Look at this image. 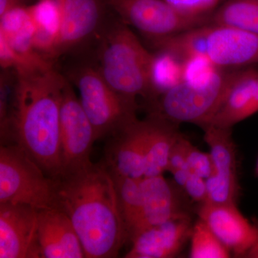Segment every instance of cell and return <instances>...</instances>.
Here are the masks:
<instances>
[{"mask_svg": "<svg viewBox=\"0 0 258 258\" xmlns=\"http://www.w3.org/2000/svg\"><path fill=\"white\" fill-rule=\"evenodd\" d=\"M55 207L69 217L86 258L116 257L127 242L114 179L104 163L54 178Z\"/></svg>", "mask_w": 258, "mask_h": 258, "instance_id": "obj_1", "label": "cell"}, {"mask_svg": "<svg viewBox=\"0 0 258 258\" xmlns=\"http://www.w3.org/2000/svg\"><path fill=\"white\" fill-rule=\"evenodd\" d=\"M17 75L2 136L21 147L54 179L60 172V107L67 79L53 66Z\"/></svg>", "mask_w": 258, "mask_h": 258, "instance_id": "obj_2", "label": "cell"}, {"mask_svg": "<svg viewBox=\"0 0 258 258\" xmlns=\"http://www.w3.org/2000/svg\"><path fill=\"white\" fill-rule=\"evenodd\" d=\"M153 50L165 49L183 58L202 55L220 69H240L258 64V34L205 24L177 35L149 40Z\"/></svg>", "mask_w": 258, "mask_h": 258, "instance_id": "obj_3", "label": "cell"}, {"mask_svg": "<svg viewBox=\"0 0 258 258\" xmlns=\"http://www.w3.org/2000/svg\"><path fill=\"white\" fill-rule=\"evenodd\" d=\"M152 55V51L118 19L102 29L96 67L106 83L122 96L147 100Z\"/></svg>", "mask_w": 258, "mask_h": 258, "instance_id": "obj_4", "label": "cell"}, {"mask_svg": "<svg viewBox=\"0 0 258 258\" xmlns=\"http://www.w3.org/2000/svg\"><path fill=\"white\" fill-rule=\"evenodd\" d=\"M238 71L220 69L207 79L182 81L151 104L150 113L178 124L190 123L203 128L218 109Z\"/></svg>", "mask_w": 258, "mask_h": 258, "instance_id": "obj_5", "label": "cell"}, {"mask_svg": "<svg viewBox=\"0 0 258 258\" xmlns=\"http://www.w3.org/2000/svg\"><path fill=\"white\" fill-rule=\"evenodd\" d=\"M69 79L79 89L80 101L94 128L97 140L108 137L138 118L137 100L113 89L96 66L76 68Z\"/></svg>", "mask_w": 258, "mask_h": 258, "instance_id": "obj_6", "label": "cell"}, {"mask_svg": "<svg viewBox=\"0 0 258 258\" xmlns=\"http://www.w3.org/2000/svg\"><path fill=\"white\" fill-rule=\"evenodd\" d=\"M47 210L55 207V181L21 147L0 148V204Z\"/></svg>", "mask_w": 258, "mask_h": 258, "instance_id": "obj_7", "label": "cell"}, {"mask_svg": "<svg viewBox=\"0 0 258 258\" xmlns=\"http://www.w3.org/2000/svg\"><path fill=\"white\" fill-rule=\"evenodd\" d=\"M106 4L128 26L147 40L177 35L208 23V17L189 16L164 0H106Z\"/></svg>", "mask_w": 258, "mask_h": 258, "instance_id": "obj_8", "label": "cell"}, {"mask_svg": "<svg viewBox=\"0 0 258 258\" xmlns=\"http://www.w3.org/2000/svg\"><path fill=\"white\" fill-rule=\"evenodd\" d=\"M60 139V172L57 176L92 164L91 154L97 141L96 132L68 79L61 101Z\"/></svg>", "mask_w": 258, "mask_h": 258, "instance_id": "obj_9", "label": "cell"}, {"mask_svg": "<svg viewBox=\"0 0 258 258\" xmlns=\"http://www.w3.org/2000/svg\"><path fill=\"white\" fill-rule=\"evenodd\" d=\"M204 139L210 148L211 175L206 179L208 200L215 205H237L240 193L237 149L232 128L207 126Z\"/></svg>", "mask_w": 258, "mask_h": 258, "instance_id": "obj_10", "label": "cell"}, {"mask_svg": "<svg viewBox=\"0 0 258 258\" xmlns=\"http://www.w3.org/2000/svg\"><path fill=\"white\" fill-rule=\"evenodd\" d=\"M198 218L216 235L232 255L258 257V225L241 213L237 205H199Z\"/></svg>", "mask_w": 258, "mask_h": 258, "instance_id": "obj_11", "label": "cell"}, {"mask_svg": "<svg viewBox=\"0 0 258 258\" xmlns=\"http://www.w3.org/2000/svg\"><path fill=\"white\" fill-rule=\"evenodd\" d=\"M38 213L27 205L0 204V258H40Z\"/></svg>", "mask_w": 258, "mask_h": 258, "instance_id": "obj_12", "label": "cell"}, {"mask_svg": "<svg viewBox=\"0 0 258 258\" xmlns=\"http://www.w3.org/2000/svg\"><path fill=\"white\" fill-rule=\"evenodd\" d=\"M143 205L139 221L134 227L128 242L142 230L152 226L190 215L186 194L176 183L163 175L144 177L142 181Z\"/></svg>", "mask_w": 258, "mask_h": 258, "instance_id": "obj_13", "label": "cell"}, {"mask_svg": "<svg viewBox=\"0 0 258 258\" xmlns=\"http://www.w3.org/2000/svg\"><path fill=\"white\" fill-rule=\"evenodd\" d=\"M147 134L146 120L137 118L108 136L103 163L112 174L144 178Z\"/></svg>", "mask_w": 258, "mask_h": 258, "instance_id": "obj_14", "label": "cell"}, {"mask_svg": "<svg viewBox=\"0 0 258 258\" xmlns=\"http://www.w3.org/2000/svg\"><path fill=\"white\" fill-rule=\"evenodd\" d=\"M194 222L191 215L148 227L131 240L126 258L175 257L190 240Z\"/></svg>", "mask_w": 258, "mask_h": 258, "instance_id": "obj_15", "label": "cell"}, {"mask_svg": "<svg viewBox=\"0 0 258 258\" xmlns=\"http://www.w3.org/2000/svg\"><path fill=\"white\" fill-rule=\"evenodd\" d=\"M60 3L62 21L56 60L99 31L104 13L101 0H60Z\"/></svg>", "mask_w": 258, "mask_h": 258, "instance_id": "obj_16", "label": "cell"}, {"mask_svg": "<svg viewBox=\"0 0 258 258\" xmlns=\"http://www.w3.org/2000/svg\"><path fill=\"white\" fill-rule=\"evenodd\" d=\"M258 112V70L239 69L221 104L203 128H232Z\"/></svg>", "mask_w": 258, "mask_h": 258, "instance_id": "obj_17", "label": "cell"}, {"mask_svg": "<svg viewBox=\"0 0 258 258\" xmlns=\"http://www.w3.org/2000/svg\"><path fill=\"white\" fill-rule=\"evenodd\" d=\"M37 239L40 258H86L72 222L58 209L39 211Z\"/></svg>", "mask_w": 258, "mask_h": 258, "instance_id": "obj_18", "label": "cell"}, {"mask_svg": "<svg viewBox=\"0 0 258 258\" xmlns=\"http://www.w3.org/2000/svg\"><path fill=\"white\" fill-rule=\"evenodd\" d=\"M144 177L163 175L167 171L171 150L181 134L178 123L150 113L147 118Z\"/></svg>", "mask_w": 258, "mask_h": 258, "instance_id": "obj_19", "label": "cell"}, {"mask_svg": "<svg viewBox=\"0 0 258 258\" xmlns=\"http://www.w3.org/2000/svg\"><path fill=\"white\" fill-rule=\"evenodd\" d=\"M28 9L35 28V50L52 63L56 60L62 21L60 0H37Z\"/></svg>", "mask_w": 258, "mask_h": 258, "instance_id": "obj_20", "label": "cell"}, {"mask_svg": "<svg viewBox=\"0 0 258 258\" xmlns=\"http://www.w3.org/2000/svg\"><path fill=\"white\" fill-rule=\"evenodd\" d=\"M34 36L35 28L28 6L15 8L0 17V37L15 52L37 66H52L35 50Z\"/></svg>", "mask_w": 258, "mask_h": 258, "instance_id": "obj_21", "label": "cell"}, {"mask_svg": "<svg viewBox=\"0 0 258 258\" xmlns=\"http://www.w3.org/2000/svg\"><path fill=\"white\" fill-rule=\"evenodd\" d=\"M184 58L165 49L152 51L149 64V97L152 104L183 81Z\"/></svg>", "mask_w": 258, "mask_h": 258, "instance_id": "obj_22", "label": "cell"}, {"mask_svg": "<svg viewBox=\"0 0 258 258\" xmlns=\"http://www.w3.org/2000/svg\"><path fill=\"white\" fill-rule=\"evenodd\" d=\"M208 23L258 34V0H225L208 17Z\"/></svg>", "mask_w": 258, "mask_h": 258, "instance_id": "obj_23", "label": "cell"}, {"mask_svg": "<svg viewBox=\"0 0 258 258\" xmlns=\"http://www.w3.org/2000/svg\"><path fill=\"white\" fill-rule=\"evenodd\" d=\"M115 189L122 219L124 224L127 242L129 237L139 221L143 205L142 179L113 175Z\"/></svg>", "mask_w": 258, "mask_h": 258, "instance_id": "obj_24", "label": "cell"}, {"mask_svg": "<svg viewBox=\"0 0 258 258\" xmlns=\"http://www.w3.org/2000/svg\"><path fill=\"white\" fill-rule=\"evenodd\" d=\"M230 251L210 227L198 218L194 223L190 236L189 257L191 258H229Z\"/></svg>", "mask_w": 258, "mask_h": 258, "instance_id": "obj_25", "label": "cell"}, {"mask_svg": "<svg viewBox=\"0 0 258 258\" xmlns=\"http://www.w3.org/2000/svg\"><path fill=\"white\" fill-rule=\"evenodd\" d=\"M188 140L182 135L171 150L168 163L167 171L172 174L174 182L182 189L190 173L186 161V144Z\"/></svg>", "mask_w": 258, "mask_h": 258, "instance_id": "obj_26", "label": "cell"}, {"mask_svg": "<svg viewBox=\"0 0 258 258\" xmlns=\"http://www.w3.org/2000/svg\"><path fill=\"white\" fill-rule=\"evenodd\" d=\"M185 15L209 17L225 0H164Z\"/></svg>", "mask_w": 258, "mask_h": 258, "instance_id": "obj_27", "label": "cell"}, {"mask_svg": "<svg viewBox=\"0 0 258 258\" xmlns=\"http://www.w3.org/2000/svg\"><path fill=\"white\" fill-rule=\"evenodd\" d=\"M220 69L204 56L185 57L183 81H200L207 79Z\"/></svg>", "mask_w": 258, "mask_h": 258, "instance_id": "obj_28", "label": "cell"}, {"mask_svg": "<svg viewBox=\"0 0 258 258\" xmlns=\"http://www.w3.org/2000/svg\"><path fill=\"white\" fill-rule=\"evenodd\" d=\"M186 161L191 172L205 179L211 175L212 161L210 152H203L190 143L189 141L186 144Z\"/></svg>", "mask_w": 258, "mask_h": 258, "instance_id": "obj_29", "label": "cell"}, {"mask_svg": "<svg viewBox=\"0 0 258 258\" xmlns=\"http://www.w3.org/2000/svg\"><path fill=\"white\" fill-rule=\"evenodd\" d=\"M182 189L188 198L198 203L199 205L205 203L208 200L206 179L191 171Z\"/></svg>", "mask_w": 258, "mask_h": 258, "instance_id": "obj_30", "label": "cell"}, {"mask_svg": "<svg viewBox=\"0 0 258 258\" xmlns=\"http://www.w3.org/2000/svg\"><path fill=\"white\" fill-rule=\"evenodd\" d=\"M27 1L28 0H0V17L15 8L27 6Z\"/></svg>", "mask_w": 258, "mask_h": 258, "instance_id": "obj_31", "label": "cell"}, {"mask_svg": "<svg viewBox=\"0 0 258 258\" xmlns=\"http://www.w3.org/2000/svg\"><path fill=\"white\" fill-rule=\"evenodd\" d=\"M257 169H258V163H257Z\"/></svg>", "mask_w": 258, "mask_h": 258, "instance_id": "obj_32", "label": "cell"}]
</instances>
